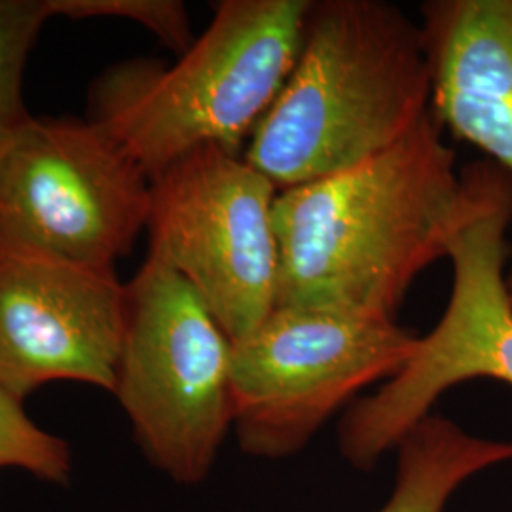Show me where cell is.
Masks as SVG:
<instances>
[{
  "mask_svg": "<svg viewBox=\"0 0 512 512\" xmlns=\"http://www.w3.org/2000/svg\"><path fill=\"white\" fill-rule=\"evenodd\" d=\"M494 162L458 171L429 112L397 145L325 179L279 190L277 308L397 321L416 277L448 258Z\"/></svg>",
  "mask_w": 512,
  "mask_h": 512,
  "instance_id": "6da1fadb",
  "label": "cell"
},
{
  "mask_svg": "<svg viewBox=\"0 0 512 512\" xmlns=\"http://www.w3.org/2000/svg\"><path fill=\"white\" fill-rule=\"evenodd\" d=\"M421 29L384 0H311L300 52L243 158L277 190L346 171L431 112Z\"/></svg>",
  "mask_w": 512,
  "mask_h": 512,
  "instance_id": "7a4b0ae2",
  "label": "cell"
},
{
  "mask_svg": "<svg viewBox=\"0 0 512 512\" xmlns=\"http://www.w3.org/2000/svg\"><path fill=\"white\" fill-rule=\"evenodd\" d=\"M311 0H220L175 63L129 59L93 82L90 120L152 179L184 154H243L300 52Z\"/></svg>",
  "mask_w": 512,
  "mask_h": 512,
  "instance_id": "3957f363",
  "label": "cell"
},
{
  "mask_svg": "<svg viewBox=\"0 0 512 512\" xmlns=\"http://www.w3.org/2000/svg\"><path fill=\"white\" fill-rule=\"evenodd\" d=\"M112 395L152 467L202 484L234 427L232 342L183 277L152 256L126 283Z\"/></svg>",
  "mask_w": 512,
  "mask_h": 512,
  "instance_id": "277c9868",
  "label": "cell"
},
{
  "mask_svg": "<svg viewBox=\"0 0 512 512\" xmlns=\"http://www.w3.org/2000/svg\"><path fill=\"white\" fill-rule=\"evenodd\" d=\"M511 220L512 179L494 165L482 203L450 241L452 293L439 323L403 370L351 404L340 423V452L353 467L372 469L452 387L478 378L512 387Z\"/></svg>",
  "mask_w": 512,
  "mask_h": 512,
  "instance_id": "5b68a950",
  "label": "cell"
},
{
  "mask_svg": "<svg viewBox=\"0 0 512 512\" xmlns=\"http://www.w3.org/2000/svg\"><path fill=\"white\" fill-rule=\"evenodd\" d=\"M277 196L243 154L213 145L150 179L148 256L183 277L232 344L277 308Z\"/></svg>",
  "mask_w": 512,
  "mask_h": 512,
  "instance_id": "8992f818",
  "label": "cell"
},
{
  "mask_svg": "<svg viewBox=\"0 0 512 512\" xmlns=\"http://www.w3.org/2000/svg\"><path fill=\"white\" fill-rule=\"evenodd\" d=\"M420 336L397 321L275 308L232 344V401L239 448L289 458L361 391L395 378Z\"/></svg>",
  "mask_w": 512,
  "mask_h": 512,
  "instance_id": "52a82bcc",
  "label": "cell"
},
{
  "mask_svg": "<svg viewBox=\"0 0 512 512\" xmlns=\"http://www.w3.org/2000/svg\"><path fill=\"white\" fill-rule=\"evenodd\" d=\"M148 211L150 177L90 118L31 116L0 139V243L114 268Z\"/></svg>",
  "mask_w": 512,
  "mask_h": 512,
  "instance_id": "ba28073f",
  "label": "cell"
},
{
  "mask_svg": "<svg viewBox=\"0 0 512 512\" xmlns=\"http://www.w3.org/2000/svg\"><path fill=\"white\" fill-rule=\"evenodd\" d=\"M124 315L114 268L0 243V385L21 403L54 382L112 393Z\"/></svg>",
  "mask_w": 512,
  "mask_h": 512,
  "instance_id": "9c48e42d",
  "label": "cell"
},
{
  "mask_svg": "<svg viewBox=\"0 0 512 512\" xmlns=\"http://www.w3.org/2000/svg\"><path fill=\"white\" fill-rule=\"evenodd\" d=\"M420 12L431 114L512 179V0H431ZM507 289L512 302V266Z\"/></svg>",
  "mask_w": 512,
  "mask_h": 512,
  "instance_id": "30bf717a",
  "label": "cell"
},
{
  "mask_svg": "<svg viewBox=\"0 0 512 512\" xmlns=\"http://www.w3.org/2000/svg\"><path fill=\"white\" fill-rule=\"evenodd\" d=\"M395 486L378 512H444L469 478L512 461V442L482 439L429 414L397 444Z\"/></svg>",
  "mask_w": 512,
  "mask_h": 512,
  "instance_id": "8fae6325",
  "label": "cell"
},
{
  "mask_svg": "<svg viewBox=\"0 0 512 512\" xmlns=\"http://www.w3.org/2000/svg\"><path fill=\"white\" fill-rule=\"evenodd\" d=\"M54 0H0V139L33 114L23 101V73Z\"/></svg>",
  "mask_w": 512,
  "mask_h": 512,
  "instance_id": "7c38bea8",
  "label": "cell"
},
{
  "mask_svg": "<svg viewBox=\"0 0 512 512\" xmlns=\"http://www.w3.org/2000/svg\"><path fill=\"white\" fill-rule=\"evenodd\" d=\"M73 465L67 440L42 429L0 385V473L21 471L44 484L67 486Z\"/></svg>",
  "mask_w": 512,
  "mask_h": 512,
  "instance_id": "4fadbf2b",
  "label": "cell"
},
{
  "mask_svg": "<svg viewBox=\"0 0 512 512\" xmlns=\"http://www.w3.org/2000/svg\"><path fill=\"white\" fill-rule=\"evenodd\" d=\"M54 10L55 18L135 21L177 55L194 42L188 10L179 0H54Z\"/></svg>",
  "mask_w": 512,
  "mask_h": 512,
  "instance_id": "5bb4252c",
  "label": "cell"
}]
</instances>
